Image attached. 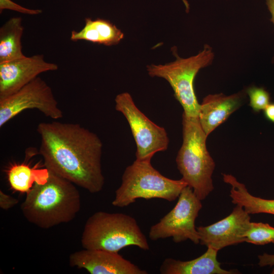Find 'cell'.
<instances>
[{
	"label": "cell",
	"instance_id": "1",
	"mask_svg": "<svg viewBox=\"0 0 274 274\" xmlns=\"http://www.w3.org/2000/svg\"><path fill=\"white\" fill-rule=\"evenodd\" d=\"M37 130L39 153L48 171L91 193L102 190V143L96 134L79 124L57 121L40 123Z\"/></svg>",
	"mask_w": 274,
	"mask_h": 274
},
{
	"label": "cell",
	"instance_id": "2",
	"mask_svg": "<svg viewBox=\"0 0 274 274\" xmlns=\"http://www.w3.org/2000/svg\"><path fill=\"white\" fill-rule=\"evenodd\" d=\"M80 208L75 185L50 171L46 179L34 184L21 205L26 220L43 229L70 222Z\"/></svg>",
	"mask_w": 274,
	"mask_h": 274
},
{
	"label": "cell",
	"instance_id": "3",
	"mask_svg": "<svg viewBox=\"0 0 274 274\" xmlns=\"http://www.w3.org/2000/svg\"><path fill=\"white\" fill-rule=\"evenodd\" d=\"M183 143L176 157L182 179L201 200L213 190L212 176L215 163L206 147L207 136L198 117L183 113Z\"/></svg>",
	"mask_w": 274,
	"mask_h": 274
},
{
	"label": "cell",
	"instance_id": "4",
	"mask_svg": "<svg viewBox=\"0 0 274 274\" xmlns=\"http://www.w3.org/2000/svg\"><path fill=\"white\" fill-rule=\"evenodd\" d=\"M81 244L84 249L117 253L129 246L144 250L150 248L147 237L133 217L104 211L97 212L87 219Z\"/></svg>",
	"mask_w": 274,
	"mask_h": 274
},
{
	"label": "cell",
	"instance_id": "5",
	"mask_svg": "<svg viewBox=\"0 0 274 274\" xmlns=\"http://www.w3.org/2000/svg\"><path fill=\"white\" fill-rule=\"evenodd\" d=\"M188 186L181 178H168L156 169L151 160H135L126 167L120 186L115 191L112 204L119 208L126 207L136 199L160 198L173 201Z\"/></svg>",
	"mask_w": 274,
	"mask_h": 274
},
{
	"label": "cell",
	"instance_id": "6",
	"mask_svg": "<svg viewBox=\"0 0 274 274\" xmlns=\"http://www.w3.org/2000/svg\"><path fill=\"white\" fill-rule=\"evenodd\" d=\"M176 59L165 64H151L147 71L152 77L166 80L171 86L174 95L182 106L183 114L188 117H198L200 104L196 97L194 81L199 71L210 65L214 58L212 48L205 45L197 54L183 58L175 54Z\"/></svg>",
	"mask_w": 274,
	"mask_h": 274
},
{
	"label": "cell",
	"instance_id": "7",
	"mask_svg": "<svg viewBox=\"0 0 274 274\" xmlns=\"http://www.w3.org/2000/svg\"><path fill=\"white\" fill-rule=\"evenodd\" d=\"M201 201L191 187L184 188L174 208L151 227L150 239L157 241L172 237L176 243L189 239L195 244H199L195 222L202 208Z\"/></svg>",
	"mask_w": 274,
	"mask_h": 274
},
{
	"label": "cell",
	"instance_id": "8",
	"mask_svg": "<svg viewBox=\"0 0 274 274\" xmlns=\"http://www.w3.org/2000/svg\"><path fill=\"white\" fill-rule=\"evenodd\" d=\"M115 102V110L123 115L130 128L136 144V159L151 160L157 152L167 150L169 141L165 128L144 114L129 93L118 94Z\"/></svg>",
	"mask_w": 274,
	"mask_h": 274
},
{
	"label": "cell",
	"instance_id": "9",
	"mask_svg": "<svg viewBox=\"0 0 274 274\" xmlns=\"http://www.w3.org/2000/svg\"><path fill=\"white\" fill-rule=\"evenodd\" d=\"M28 109L37 110L55 120L63 117L51 88L39 76L17 92L0 99V127Z\"/></svg>",
	"mask_w": 274,
	"mask_h": 274
},
{
	"label": "cell",
	"instance_id": "10",
	"mask_svg": "<svg viewBox=\"0 0 274 274\" xmlns=\"http://www.w3.org/2000/svg\"><path fill=\"white\" fill-rule=\"evenodd\" d=\"M250 216L244 209L237 204L226 217L197 230L199 244L217 251L245 242V235L250 224Z\"/></svg>",
	"mask_w": 274,
	"mask_h": 274
},
{
	"label": "cell",
	"instance_id": "11",
	"mask_svg": "<svg viewBox=\"0 0 274 274\" xmlns=\"http://www.w3.org/2000/svg\"><path fill=\"white\" fill-rule=\"evenodd\" d=\"M58 68L56 64L46 61L43 54L0 63V99L17 92L40 74Z\"/></svg>",
	"mask_w": 274,
	"mask_h": 274
},
{
	"label": "cell",
	"instance_id": "12",
	"mask_svg": "<svg viewBox=\"0 0 274 274\" xmlns=\"http://www.w3.org/2000/svg\"><path fill=\"white\" fill-rule=\"evenodd\" d=\"M70 265L84 268L91 274H147L148 272L125 259L117 252L86 249L69 257Z\"/></svg>",
	"mask_w": 274,
	"mask_h": 274
},
{
	"label": "cell",
	"instance_id": "13",
	"mask_svg": "<svg viewBox=\"0 0 274 274\" xmlns=\"http://www.w3.org/2000/svg\"><path fill=\"white\" fill-rule=\"evenodd\" d=\"M242 93L230 95L222 93L210 94L200 104L198 119L208 136L241 105Z\"/></svg>",
	"mask_w": 274,
	"mask_h": 274
},
{
	"label": "cell",
	"instance_id": "14",
	"mask_svg": "<svg viewBox=\"0 0 274 274\" xmlns=\"http://www.w3.org/2000/svg\"><path fill=\"white\" fill-rule=\"evenodd\" d=\"M199 257L192 260L182 261L166 258L161 264V274H236L237 269L226 270L221 267L217 259L218 251L211 247Z\"/></svg>",
	"mask_w": 274,
	"mask_h": 274
},
{
	"label": "cell",
	"instance_id": "15",
	"mask_svg": "<svg viewBox=\"0 0 274 274\" xmlns=\"http://www.w3.org/2000/svg\"><path fill=\"white\" fill-rule=\"evenodd\" d=\"M123 38V33L110 21L86 18L84 27L79 31H72L70 39L110 46L118 44Z\"/></svg>",
	"mask_w": 274,
	"mask_h": 274
},
{
	"label": "cell",
	"instance_id": "16",
	"mask_svg": "<svg viewBox=\"0 0 274 274\" xmlns=\"http://www.w3.org/2000/svg\"><path fill=\"white\" fill-rule=\"evenodd\" d=\"M222 176L224 182L231 187L229 196L233 204L242 207L250 215L260 213L274 215V199L255 196L232 175L223 174Z\"/></svg>",
	"mask_w": 274,
	"mask_h": 274
},
{
	"label": "cell",
	"instance_id": "17",
	"mask_svg": "<svg viewBox=\"0 0 274 274\" xmlns=\"http://www.w3.org/2000/svg\"><path fill=\"white\" fill-rule=\"evenodd\" d=\"M20 17L9 19L0 28V63L26 56L22 52L24 27Z\"/></svg>",
	"mask_w": 274,
	"mask_h": 274
},
{
	"label": "cell",
	"instance_id": "18",
	"mask_svg": "<svg viewBox=\"0 0 274 274\" xmlns=\"http://www.w3.org/2000/svg\"><path fill=\"white\" fill-rule=\"evenodd\" d=\"M48 171L36 169L23 163H14L7 170L8 182L12 189L27 193L36 182H42L47 177Z\"/></svg>",
	"mask_w": 274,
	"mask_h": 274
},
{
	"label": "cell",
	"instance_id": "19",
	"mask_svg": "<svg viewBox=\"0 0 274 274\" xmlns=\"http://www.w3.org/2000/svg\"><path fill=\"white\" fill-rule=\"evenodd\" d=\"M245 242L256 245L274 243V227L268 223L251 222Z\"/></svg>",
	"mask_w": 274,
	"mask_h": 274
},
{
	"label": "cell",
	"instance_id": "20",
	"mask_svg": "<svg viewBox=\"0 0 274 274\" xmlns=\"http://www.w3.org/2000/svg\"><path fill=\"white\" fill-rule=\"evenodd\" d=\"M247 92L250 98L249 105L255 112L264 110L270 103L269 93L263 88L253 86Z\"/></svg>",
	"mask_w": 274,
	"mask_h": 274
},
{
	"label": "cell",
	"instance_id": "21",
	"mask_svg": "<svg viewBox=\"0 0 274 274\" xmlns=\"http://www.w3.org/2000/svg\"><path fill=\"white\" fill-rule=\"evenodd\" d=\"M5 9L31 15H39L43 12L41 9H30L25 8L11 0H0V13H2Z\"/></svg>",
	"mask_w": 274,
	"mask_h": 274
},
{
	"label": "cell",
	"instance_id": "22",
	"mask_svg": "<svg viewBox=\"0 0 274 274\" xmlns=\"http://www.w3.org/2000/svg\"><path fill=\"white\" fill-rule=\"evenodd\" d=\"M18 202V200L16 198L0 190V207L2 209L9 210L16 205Z\"/></svg>",
	"mask_w": 274,
	"mask_h": 274
},
{
	"label": "cell",
	"instance_id": "23",
	"mask_svg": "<svg viewBox=\"0 0 274 274\" xmlns=\"http://www.w3.org/2000/svg\"><path fill=\"white\" fill-rule=\"evenodd\" d=\"M258 265L262 267L266 266L270 267L273 266L271 273L274 274V254H269L264 253L261 255L258 256Z\"/></svg>",
	"mask_w": 274,
	"mask_h": 274
},
{
	"label": "cell",
	"instance_id": "24",
	"mask_svg": "<svg viewBox=\"0 0 274 274\" xmlns=\"http://www.w3.org/2000/svg\"><path fill=\"white\" fill-rule=\"evenodd\" d=\"M264 115L268 121L274 123V102L269 103L265 108Z\"/></svg>",
	"mask_w": 274,
	"mask_h": 274
},
{
	"label": "cell",
	"instance_id": "25",
	"mask_svg": "<svg viewBox=\"0 0 274 274\" xmlns=\"http://www.w3.org/2000/svg\"><path fill=\"white\" fill-rule=\"evenodd\" d=\"M265 1L267 7L271 15L270 20L274 25V0H265ZM272 63H274V55L272 58Z\"/></svg>",
	"mask_w": 274,
	"mask_h": 274
}]
</instances>
